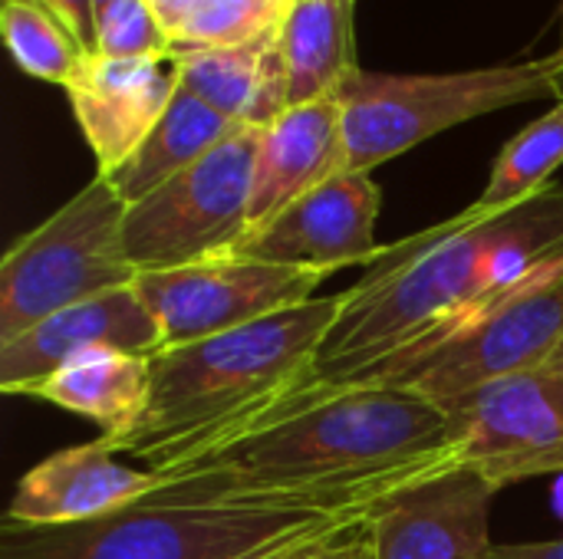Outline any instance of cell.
Here are the masks:
<instances>
[{"instance_id": "d6a6232c", "label": "cell", "mask_w": 563, "mask_h": 559, "mask_svg": "<svg viewBox=\"0 0 563 559\" xmlns=\"http://www.w3.org/2000/svg\"><path fill=\"white\" fill-rule=\"evenodd\" d=\"M561 10H563V0H561Z\"/></svg>"}, {"instance_id": "f546056e", "label": "cell", "mask_w": 563, "mask_h": 559, "mask_svg": "<svg viewBox=\"0 0 563 559\" xmlns=\"http://www.w3.org/2000/svg\"><path fill=\"white\" fill-rule=\"evenodd\" d=\"M544 366H554V369H563V343H561V349H558V353H554V356H551V359H548Z\"/></svg>"}, {"instance_id": "8992f818", "label": "cell", "mask_w": 563, "mask_h": 559, "mask_svg": "<svg viewBox=\"0 0 563 559\" xmlns=\"http://www.w3.org/2000/svg\"><path fill=\"white\" fill-rule=\"evenodd\" d=\"M563 46L521 63L465 72H366L356 69L340 89L350 171L369 175L383 161L465 125L472 119L554 99Z\"/></svg>"}, {"instance_id": "9c48e42d", "label": "cell", "mask_w": 563, "mask_h": 559, "mask_svg": "<svg viewBox=\"0 0 563 559\" xmlns=\"http://www.w3.org/2000/svg\"><path fill=\"white\" fill-rule=\"evenodd\" d=\"M323 277L307 267L218 254L188 267L139 273L135 293L162 333V349H178L294 310L317 297Z\"/></svg>"}, {"instance_id": "7402d4cb", "label": "cell", "mask_w": 563, "mask_h": 559, "mask_svg": "<svg viewBox=\"0 0 563 559\" xmlns=\"http://www.w3.org/2000/svg\"><path fill=\"white\" fill-rule=\"evenodd\" d=\"M0 33L13 56V63L43 82L69 86L89 56L73 30L40 0H3L0 7Z\"/></svg>"}, {"instance_id": "4316f807", "label": "cell", "mask_w": 563, "mask_h": 559, "mask_svg": "<svg viewBox=\"0 0 563 559\" xmlns=\"http://www.w3.org/2000/svg\"><path fill=\"white\" fill-rule=\"evenodd\" d=\"M205 3H208V0H148L155 20L162 23V30H165L168 36H178V33L201 13Z\"/></svg>"}, {"instance_id": "484cf974", "label": "cell", "mask_w": 563, "mask_h": 559, "mask_svg": "<svg viewBox=\"0 0 563 559\" xmlns=\"http://www.w3.org/2000/svg\"><path fill=\"white\" fill-rule=\"evenodd\" d=\"M40 3H46L73 30V36L79 40V46L86 53H96V10H92V0H40Z\"/></svg>"}, {"instance_id": "4dcf8cb0", "label": "cell", "mask_w": 563, "mask_h": 559, "mask_svg": "<svg viewBox=\"0 0 563 559\" xmlns=\"http://www.w3.org/2000/svg\"><path fill=\"white\" fill-rule=\"evenodd\" d=\"M112 3H115V0H92V10H96V16H99V13H106Z\"/></svg>"}, {"instance_id": "44dd1931", "label": "cell", "mask_w": 563, "mask_h": 559, "mask_svg": "<svg viewBox=\"0 0 563 559\" xmlns=\"http://www.w3.org/2000/svg\"><path fill=\"white\" fill-rule=\"evenodd\" d=\"M277 36V33H274ZM274 36L244 43V46H218V49H191L175 56L178 86L201 99L208 109L224 115L228 122H247L251 105L261 89L264 56Z\"/></svg>"}, {"instance_id": "9a60e30c", "label": "cell", "mask_w": 563, "mask_h": 559, "mask_svg": "<svg viewBox=\"0 0 563 559\" xmlns=\"http://www.w3.org/2000/svg\"><path fill=\"white\" fill-rule=\"evenodd\" d=\"M155 474L122 465L106 438L53 451L13 491L7 521L20 527H69L148 497Z\"/></svg>"}, {"instance_id": "4fadbf2b", "label": "cell", "mask_w": 563, "mask_h": 559, "mask_svg": "<svg viewBox=\"0 0 563 559\" xmlns=\"http://www.w3.org/2000/svg\"><path fill=\"white\" fill-rule=\"evenodd\" d=\"M178 92V66L165 56L89 53L66 86L76 125L99 175L115 171L145 142Z\"/></svg>"}, {"instance_id": "2e32d148", "label": "cell", "mask_w": 563, "mask_h": 559, "mask_svg": "<svg viewBox=\"0 0 563 559\" xmlns=\"http://www.w3.org/2000/svg\"><path fill=\"white\" fill-rule=\"evenodd\" d=\"M343 171H350V152L340 96L290 105L261 135L251 178L247 231L264 227L284 208Z\"/></svg>"}, {"instance_id": "f1b7e54d", "label": "cell", "mask_w": 563, "mask_h": 559, "mask_svg": "<svg viewBox=\"0 0 563 559\" xmlns=\"http://www.w3.org/2000/svg\"><path fill=\"white\" fill-rule=\"evenodd\" d=\"M554 102H563V69L558 72V79H554Z\"/></svg>"}, {"instance_id": "d4e9b609", "label": "cell", "mask_w": 563, "mask_h": 559, "mask_svg": "<svg viewBox=\"0 0 563 559\" xmlns=\"http://www.w3.org/2000/svg\"><path fill=\"white\" fill-rule=\"evenodd\" d=\"M257 559H373V550H369L366 521H360V524H350L336 534H327V537H317L310 544L287 547V550H277V554Z\"/></svg>"}, {"instance_id": "83f0119b", "label": "cell", "mask_w": 563, "mask_h": 559, "mask_svg": "<svg viewBox=\"0 0 563 559\" xmlns=\"http://www.w3.org/2000/svg\"><path fill=\"white\" fill-rule=\"evenodd\" d=\"M485 559H563V537L538 544H495Z\"/></svg>"}, {"instance_id": "6da1fadb", "label": "cell", "mask_w": 563, "mask_h": 559, "mask_svg": "<svg viewBox=\"0 0 563 559\" xmlns=\"http://www.w3.org/2000/svg\"><path fill=\"white\" fill-rule=\"evenodd\" d=\"M452 465L449 412L399 389H343L152 468L148 501H267L369 514L393 488Z\"/></svg>"}, {"instance_id": "e0dca14e", "label": "cell", "mask_w": 563, "mask_h": 559, "mask_svg": "<svg viewBox=\"0 0 563 559\" xmlns=\"http://www.w3.org/2000/svg\"><path fill=\"white\" fill-rule=\"evenodd\" d=\"M152 392V356L122 349H89L63 362L56 372L20 385L13 395L36 399L102 428V438H125L145 415Z\"/></svg>"}, {"instance_id": "ffe728a7", "label": "cell", "mask_w": 563, "mask_h": 559, "mask_svg": "<svg viewBox=\"0 0 563 559\" xmlns=\"http://www.w3.org/2000/svg\"><path fill=\"white\" fill-rule=\"evenodd\" d=\"M563 165V102L521 128L495 158L482 198L472 204L478 211H505L534 194H541Z\"/></svg>"}, {"instance_id": "30bf717a", "label": "cell", "mask_w": 563, "mask_h": 559, "mask_svg": "<svg viewBox=\"0 0 563 559\" xmlns=\"http://www.w3.org/2000/svg\"><path fill=\"white\" fill-rule=\"evenodd\" d=\"M452 465H472L501 491L563 471V369L538 366L452 402Z\"/></svg>"}, {"instance_id": "5b68a950", "label": "cell", "mask_w": 563, "mask_h": 559, "mask_svg": "<svg viewBox=\"0 0 563 559\" xmlns=\"http://www.w3.org/2000/svg\"><path fill=\"white\" fill-rule=\"evenodd\" d=\"M561 343L563 260L508 287L472 316L353 372L333 392L399 389L449 409L482 385L544 366Z\"/></svg>"}, {"instance_id": "ac0fdd59", "label": "cell", "mask_w": 563, "mask_h": 559, "mask_svg": "<svg viewBox=\"0 0 563 559\" xmlns=\"http://www.w3.org/2000/svg\"><path fill=\"white\" fill-rule=\"evenodd\" d=\"M356 0H294L277 46L287 66L290 105L340 96L346 79L360 69L353 46Z\"/></svg>"}, {"instance_id": "d6986e66", "label": "cell", "mask_w": 563, "mask_h": 559, "mask_svg": "<svg viewBox=\"0 0 563 559\" xmlns=\"http://www.w3.org/2000/svg\"><path fill=\"white\" fill-rule=\"evenodd\" d=\"M231 128L234 122H228L224 115H218L214 109H208L201 99H195L178 86L172 105L145 135V142L129 155L125 165H119L102 178L115 188V194L125 204H135L148 198L155 188H162L165 181H172L175 175H181L185 168H191Z\"/></svg>"}, {"instance_id": "cb8c5ba5", "label": "cell", "mask_w": 563, "mask_h": 559, "mask_svg": "<svg viewBox=\"0 0 563 559\" xmlns=\"http://www.w3.org/2000/svg\"><path fill=\"white\" fill-rule=\"evenodd\" d=\"M96 53L102 56H165L172 36L155 20L148 0H115L96 16Z\"/></svg>"}, {"instance_id": "ba28073f", "label": "cell", "mask_w": 563, "mask_h": 559, "mask_svg": "<svg viewBox=\"0 0 563 559\" xmlns=\"http://www.w3.org/2000/svg\"><path fill=\"white\" fill-rule=\"evenodd\" d=\"M261 135V125L238 122L191 168L129 204L122 237L139 273L175 270L234 250L247 234Z\"/></svg>"}, {"instance_id": "603a6c76", "label": "cell", "mask_w": 563, "mask_h": 559, "mask_svg": "<svg viewBox=\"0 0 563 559\" xmlns=\"http://www.w3.org/2000/svg\"><path fill=\"white\" fill-rule=\"evenodd\" d=\"M290 3L280 0H208L201 13L172 36L168 59L191 49H218V46H244L267 40L280 30Z\"/></svg>"}, {"instance_id": "1f68e13d", "label": "cell", "mask_w": 563, "mask_h": 559, "mask_svg": "<svg viewBox=\"0 0 563 559\" xmlns=\"http://www.w3.org/2000/svg\"><path fill=\"white\" fill-rule=\"evenodd\" d=\"M280 3H294V0H280Z\"/></svg>"}, {"instance_id": "277c9868", "label": "cell", "mask_w": 563, "mask_h": 559, "mask_svg": "<svg viewBox=\"0 0 563 559\" xmlns=\"http://www.w3.org/2000/svg\"><path fill=\"white\" fill-rule=\"evenodd\" d=\"M366 514L267 501H135L69 527L3 521L0 559H257L336 534Z\"/></svg>"}, {"instance_id": "5bb4252c", "label": "cell", "mask_w": 563, "mask_h": 559, "mask_svg": "<svg viewBox=\"0 0 563 559\" xmlns=\"http://www.w3.org/2000/svg\"><path fill=\"white\" fill-rule=\"evenodd\" d=\"M89 349H122L135 356L162 353V333L132 287L66 306L16 339L0 346V389L13 395L20 385L56 372L63 362Z\"/></svg>"}, {"instance_id": "8fae6325", "label": "cell", "mask_w": 563, "mask_h": 559, "mask_svg": "<svg viewBox=\"0 0 563 559\" xmlns=\"http://www.w3.org/2000/svg\"><path fill=\"white\" fill-rule=\"evenodd\" d=\"M498 491L472 465H442L393 488L366 514L373 559H485Z\"/></svg>"}, {"instance_id": "7a4b0ae2", "label": "cell", "mask_w": 563, "mask_h": 559, "mask_svg": "<svg viewBox=\"0 0 563 559\" xmlns=\"http://www.w3.org/2000/svg\"><path fill=\"white\" fill-rule=\"evenodd\" d=\"M561 260L563 185L558 181L515 208H465L435 227L389 244V250L369 264L363 280L343 293L340 316L320 343L313 362L271 402L205 445L333 392L353 372L472 316L508 287Z\"/></svg>"}, {"instance_id": "7c38bea8", "label": "cell", "mask_w": 563, "mask_h": 559, "mask_svg": "<svg viewBox=\"0 0 563 559\" xmlns=\"http://www.w3.org/2000/svg\"><path fill=\"white\" fill-rule=\"evenodd\" d=\"M379 208V185L363 171H343L284 208L264 227L247 231L228 254L320 273L353 264L369 267L389 250V244L376 241Z\"/></svg>"}, {"instance_id": "3957f363", "label": "cell", "mask_w": 563, "mask_h": 559, "mask_svg": "<svg viewBox=\"0 0 563 559\" xmlns=\"http://www.w3.org/2000/svg\"><path fill=\"white\" fill-rule=\"evenodd\" d=\"M343 293L313 297L251 326L152 356V392L139 425L109 441L148 471L205 445L271 402L317 356Z\"/></svg>"}, {"instance_id": "52a82bcc", "label": "cell", "mask_w": 563, "mask_h": 559, "mask_svg": "<svg viewBox=\"0 0 563 559\" xmlns=\"http://www.w3.org/2000/svg\"><path fill=\"white\" fill-rule=\"evenodd\" d=\"M129 204L96 175L0 260V346L82 300L132 287L125 250Z\"/></svg>"}]
</instances>
